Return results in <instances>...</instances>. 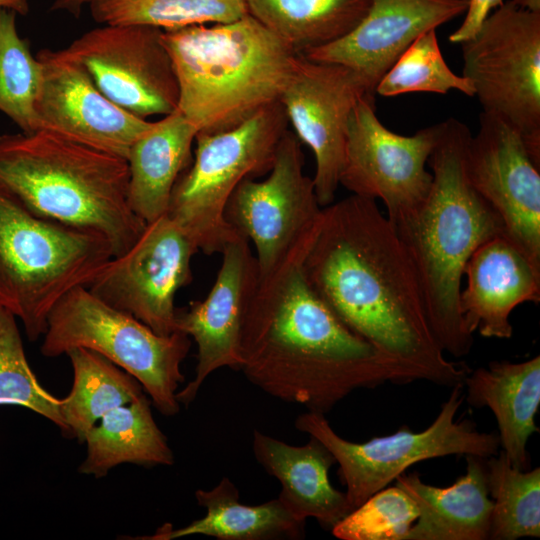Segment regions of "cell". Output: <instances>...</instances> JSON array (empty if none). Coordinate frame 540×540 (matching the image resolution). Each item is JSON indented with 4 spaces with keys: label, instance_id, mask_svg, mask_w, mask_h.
<instances>
[{
    "label": "cell",
    "instance_id": "8d00e7d4",
    "mask_svg": "<svg viewBox=\"0 0 540 540\" xmlns=\"http://www.w3.org/2000/svg\"><path fill=\"white\" fill-rule=\"evenodd\" d=\"M0 8L26 15L29 12L28 0H0Z\"/></svg>",
    "mask_w": 540,
    "mask_h": 540
},
{
    "label": "cell",
    "instance_id": "f546056e",
    "mask_svg": "<svg viewBox=\"0 0 540 540\" xmlns=\"http://www.w3.org/2000/svg\"><path fill=\"white\" fill-rule=\"evenodd\" d=\"M88 5L97 23L162 30L231 22L247 14L243 0H92Z\"/></svg>",
    "mask_w": 540,
    "mask_h": 540
},
{
    "label": "cell",
    "instance_id": "cb8c5ba5",
    "mask_svg": "<svg viewBox=\"0 0 540 540\" xmlns=\"http://www.w3.org/2000/svg\"><path fill=\"white\" fill-rule=\"evenodd\" d=\"M197 128L178 109L165 115L131 146L128 202L144 222L167 213L173 188L190 165Z\"/></svg>",
    "mask_w": 540,
    "mask_h": 540
},
{
    "label": "cell",
    "instance_id": "9a60e30c",
    "mask_svg": "<svg viewBox=\"0 0 540 540\" xmlns=\"http://www.w3.org/2000/svg\"><path fill=\"white\" fill-rule=\"evenodd\" d=\"M365 95L375 96L353 70L312 61L302 54L281 94L279 102L294 134L314 154L312 179L322 207L334 202L349 119L356 103Z\"/></svg>",
    "mask_w": 540,
    "mask_h": 540
},
{
    "label": "cell",
    "instance_id": "7402d4cb",
    "mask_svg": "<svg viewBox=\"0 0 540 540\" xmlns=\"http://www.w3.org/2000/svg\"><path fill=\"white\" fill-rule=\"evenodd\" d=\"M465 475L448 487L422 482L417 473L395 479L416 504L419 516L405 540H485L493 501L486 482V458L467 455Z\"/></svg>",
    "mask_w": 540,
    "mask_h": 540
},
{
    "label": "cell",
    "instance_id": "52a82bcc",
    "mask_svg": "<svg viewBox=\"0 0 540 540\" xmlns=\"http://www.w3.org/2000/svg\"><path fill=\"white\" fill-rule=\"evenodd\" d=\"M288 123L277 102L229 130L197 133L194 159L178 178L166 214L203 253H221L239 235L225 219L226 204L243 180L269 173Z\"/></svg>",
    "mask_w": 540,
    "mask_h": 540
},
{
    "label": "cell",
    "instance_id": "3957f363",
    "mask_svg": "<svg viewBox=\"0 0 540 540\" xmlns=\"http://www.w3.org/2000/svg\"><path fill=\"white\" fill-rule=\"evenodd\" d=\"M471 135L459 120L443 121L428 160L433 179L426 199L391 222L414 269L430 329L444 353L456 358L467 355L474 342L459 308L465 265L480 245L504 230L467 178Z\"/></svg>",
    "mask_w": 540,
    "mask_h": 540
},
{
    "label": "cell",
    "instance_id": "277c9868",
    "mask_svg": "<svg viewBox=\"0 0 540 540\" xmlns=\"http://www.w3.org/2000/svg\"><path fill=\"white\" fill-rule=\"evenodd\" d=\"M127 159L47 129L0 135V189L33 214L102 235L126 252L144 222L128 202Z\"/></svg>",
    "mask_w": 540,
    "mask_h": 540
},
{
    "label": "cell",
    "instance_id": "d6a6232c",
    "mask_svg": "<svg viewBox=\"0 0 540 540\" xmlns=\"http://www.w3.org/2000/svg\"><path fill=\"white\" fill-rule=\"evenodd\" d=\"M60 402L40 385L31 370L16 317L0 307V405L28 408L53 422L67 437Z\"/></svg>",
    "mask_w": 540,
    "mask_h": 540
},
{
    "label": "cell",
    "instance_id": "83f0119b",
    "mask_svg": "<svg viewBox=\"0 0 540 540\" xmlns=\"http://www.w3.org/2000/svg\"><path fill=\"white\" fill-rule=\"evenodd\" d=\"M73 369V385L61 399L60 412L67 437L84 442L87 432L109 411L128 404L145 391L131 374L86 348H74L66 354Z\"/></svg>",
    "mask_w": 540,
    "mask_h": 540
},
{
    "label": "cell",
    "instance_id": "ac0fdd59",
    "mask_svg": "<svg viewBox=\"0 0 540 540\" xmlns=\"http://www.w3.org/2000/svg\"><path fill=\"white\" fill-rule=\"evenodd\" d=\"M43 81L36 101L41 129L127 158L152 122L110 101L66 49L41 50Z\"/></svg>",
    "mask_w": 540,
    "mask_h": 540
},
{
    "label": "cell",
    "instance_id": "30bf717a",
    "mask_svg": "<svg viewBox=\"0 0 540 540\" xmlns=\"http://www.w3.org/2000/svg\"><path fill=\"white\" fill-rule=\"evenodd\" d=\"M460 45L483 112L513 128L540 165V12L506 1Z\"/></svg>",
    "mask_w": 540,
    "mask_h": 540
},
{
    "label": "cell",
    "instance_id": "4fadbf2b",
    "mask_svg": "<svg viewBox=\"0 0 540 540\" xmlns=\"http://www.w3.org/2000/svg\"><path fill=\"white\" fill-rule=\"evenodd\" d=\"M194 241L164 214L147 223L136 242L113 257L86 286L107 304L127 312L159 335L175 327V296L192 280Z\"/></svg>",
    "mask_w": 540,
    "mask_h": 540
},
{
    "label": "cell",
    "instance_id": "5bb4252c",
    "mask_svg": "<svg viewBox=\"0 0 540 540\" xmlns=\"http://www.w3.org/2000/svg\"><path fill=\"white\" fill-rule=\"evenodd\" d=\"M162 32L148 25L106 24L65 49L114 104L142 119L165 116L177 109L179 88Z\"/></svg>",
    "mask_w": 540,
    "mask_h": 540
},
{
    "label": "cell",
    "instance_id": "2e32d148",
    "mask_svg": "<svg viewBox=\"0 0 540 540\" xmlns=\"http://www.w3.org/2000/svg\"><path fill=\"white\" fill-rule=\"evenodd\" d=\"M467 178L503 223V233L540 267V165L501 119L479 115L465 156Z\"/></svg>",
    "mask_w": 540,
    "mask_h": 540
},
{
    "label": "cell",
    "instance_id": "44dd1931",
    "mask_svg": "<svg viewBox=\"0 0 540 540\" xmlns=\"http://www.w3.org/2000/svg\"><path fill=\"white\" fill-rule=\"evenodd\" d=\"M252 448L260 465L280 481L277 498L298 520L312 517L332 529L353 510L346 493L331 485L329 469L336 462L315 437L293 446L255 430Z\"/></svg>",
    "mask_w": 540,
    "mask_h": 540
},
{
    "label": "cell",
    "instance_id": "7c38bea8",
    "mask_svg": "<svg viewBox=\"0 0 540 540\" xmlns=\"http://www.w3.org/2000/svg\"><path fill=\"white\" fill-rule=\"evenodd\" d=\"M442 129L440 122L411 136L397 134L377 117L375 96L361 97L349 119L340 185L352 194L380 199L390 222L398 220L430 191L433 177L426 164Z\"/></svg>",
    "mask_w": 540,
    "mask_h": 540
},
{
    "label": "cell",
    "instance_id": "f1b7e54d",
    "mask_svg": "<svg viewBox=\"0 0 540 540\" xmlns=\"http://www.w3.org/2000/svg\"><path fill=\"white\" fill-rule=\"evenodd\" d=\"M486 482L493 501L489 538L540 536V468L518 470L501 451L486 458Z\"/></svg>",
    "mask_w": 540,
    "mask_h": 540
},
{
    "label": "cell",
    "instance_id": "4316f807",
    "mask_svg": "<svg viewBox=\"0 0 540 540\" xmlns=\"http://www.w3.org/2000/svg\"><path fill=\"white\" fill-rule=\"evenodd\" d=\"M246 11L298 53L351 31L371 0H243Z\"/></svg>",
    "mask_w": 540,
    "mask_h": 540
},
{
    "label": "cell",
    "instance_id": "5b68a950",
    "mask_svg": "<svg viewBox=\"0 0 540 540\" xmlns=\"http://www.w3.org/2000/svg\"><path fill=\"white\" fill-rule=\"evenodd\" d=\"M177 109L198 132L240 125L279 102L300 53L248 13L225 23L163 30Z\"/></svg>",
    "mask_w": 540,
    "mask_h": 540
},
{
    "label": "cell",
    "instance_id": "d6986e66",
    "mask_svg": "<svg viewBox=\"0 0 540 540\" xmlns=\"http://www.w3.org/2000/svg\"><path fill=\"white\" fill-rule=\"evenodd\" d=\"M469 0H371L365 17L347 34L301 53L345 66L375 95L378 82L422 33L464 14Z\"/></svg>",
    "mask_w": 540,
    "mask_h": 540
},
{
    "label": "cell",
    "instance_id": "1f68e13d",
    "mask_svg": "<svg viewBox=\"0 0 540 540\" xmlns=\"http://www.w3.org/2000/svg\"><path fill=\"white\" fill-rule=\"evenodd\" d=\"M458 90L472 97V83L446 64L436 29L419 35L378 82L375 94L392 97L413 92L447 94Z\"/></svg>",
    "mask_w": 540,
    "mask_h": 540
},
{
    "label": "cell",
    "instance_id": "e0dca14e",
    "mask_svg": "<svg viewBox=\"0 0 540 540\" xmlns=\"http://www.w3.org/2000/svg\"><path fill=\"white\" fill-rule=\"evenodd\" d=\"M221 253L222 263L207 297L176 310V331L187 334L197 345L195 376L176 394L177 401L185 406L193 402L212 372L242 367V326L258 287L259 269L249 241L240 235Z\"/></svg>",
    "mask_w": 540,
    "mask_h": 540
},
{
    "label": "cell",
    "instance_id": "8992f818",
    "mask_svg": "<svg viewBox=\"0 0 540 540\" xmlns=\"http://www.w3.org/2000/svg\"><path fill=\"white\" fill-rule=\"evenodd\" d=\"M113 257L102 235L37 216L0 189V307L31 341L44 335L56 303Z\"/></svg>",
    "mask_w": 540,
    "mask_h": 540
},
{
    "label": "cell",
    "instance_id": "8fae6325",
    "mask_svg": "<svg viewBox=\"0 0 540 540\" xmlns=\"http://www.w3.org/2000/svg\"><path fill=\"white\" fill-rule=\"evenodd\" d=\"M301 144L294 132L287 130L268 176L261 181L243 180L225 207L227 223L254 244L260 277L313 239L321 224L323 207L313 179L304 173Z\"/></svg>",
    "mask_w": 540,
    "mask_h": 540
},
{
    "label": "cell",
    "instance_id": "7a4b0ae2",
    "mask_svg": "<svg viewBox=\"0 0 540 540\" xmlns=\"http://www.w3.org/2000/svg\"><path fill=\"white\" fill-rule=\"evenodd\" d=\"M315 237L260 277L243 321L240 370L267 394L322 414L357 389L420 380L352 331L310 287L303 260Z\"/></svg>",
    "mask_w": 540,
    "mask_h": 540
},
{
    "label": "cell",
    "instance_id": "484cf974",
    "mask_svg": "<svg viewBox=\"0 0 540 540\" xmlns=\"http://www.w3.org/2000/svg\"><path fill=\"white\" fill-rule=\"evenodd\" d=\"M146 394L106 413L86 434L87 457L79 472L96 478L123 463L173 465L174 455L157 426Z\"/></svg>",
    "mask_w": 540,
    "mask_h": 540
},
{
    "label": "cell",
    "instance_id": "836d02e7",
    "mask_svg": "<svg viewBox=\"0 0 540 540\" xmlns=\"http://www.w3.org/2000/svg\"><path fill=\"white\" fill-rule=\"evenodd\" d=\"M418 516L414 501L394 485L373 494L331 530L341 540H405Z\"/></svg>",
    "mask_w": 540,
    "mask_h": 540
},
{
    "label": "cell",
    "instance_id": "d590c367",
    "mask_svg": "<svg viewBox=\"0 0 540 540\" xmlns=\"http://www.w3.org/2000/svg\"><path fill=\"white\" fill-rule=\"evenodd\" d=\"M92 0H54L50 10L64 11L78 17L85 5H88Z\"/></svg>",
    "mask_w": 540,
    "mask_h": 540
},
{
    "label": "cell",
    "instance_id": "6da1fadb",
    "mask_svg": "<svg viewBox=\"0 0 540 540\" xmlns=\"http://www.w3.org/2000/svg\"><path fill=\"white\" fill-rule=\"evenodd\" d=\"M303 272L345 325L420 380L464 382L471 369L438 345L410 259L375 199L351 194L323 207Z\"/></svg>",
    "mask_w": 540,
    "mask_h": 540
},
{
    "label": "cell",
    "instance_id": "9c48e42d",
    "mask_svg": "<svg viewBox=\"0 0 540 540\" xmlns=\"http://www.w3.org/2000/svg\"><path fill=\"white\" fill-rule=\"evenodd\" d=\"M464 399V384H456L425 430L416 432L404 426L391 435L363 443L340 437L325 414L318 412L300 414L295 427L318 439L331 452L354 510L420 461L449 455L488 458L498 453V434L479 431L471 420H456Z\"/></svg>",
    "mask_w": 540,
    "mask_h": 540
},
{
    "label": "cell",
    "instance_id": "ffe728a7",
    "mask_svg": "<svg viewBox=\"0 0 540 540\" xmlns=\"http://www.w3.org/2000/svg\"><path fill=\"white\" fill-rule=\"evenodd\" d=\"M459 308L466 330L486 338L509 339L512 311L540 301V267L504 234L480 245L468 259Z\"/></svg>",
    "mask_w": 540,
    "mask_h": 540
},
{
    "label": "cell",
    "instance_id": "4dcf8cb0",
    "mask_svg": "<svg viewBox=\"0 0 540 540\" xmlns=\"http://www.w3.org/2000/svg\"><path fill=\"white\" fill-rule=\"evenodd\" d=\"M43 66L16 29V13L0 8V111L23 133L41 129L36 113Z\"/></svg>",
    "mask_w": 540,
    "mask_h": 540
},
{
    "label": "cell",
    "instance_id": "603a6c76",
    "mask_svg": "<svg viewBox=\"0 0 540 540\" xmlns=\"http://www.w3.org/2000/svg\"><path fill=\"white\" fill-rule=\"evenodd\" d=\"M463 384L470 405L493 412L502 452L512 466L528 470L527 443L539 431L535 416L540 404V356L519 363L492 361L470 370Z\"/></svg>",
    "mask_w": 540,
    "mask_h": 540
},
{
    "label": "cell",
    "instance_id": "e575fe53",
    "mask_svg": "<svg viewBox=\"0 0 540 540\" xmlns=\"http://www.w3.org/2000/svg\"><path fill=\"white\" fill-rule=\"evenodd\" d=\"M504 3L503 0H469L461 25L449 35L451 43L460 44L478 31L485 18Z\"/></svg>",
    "mask_w": 540,
    "mask_h": 540
},
{
    "label": "cell",
    "instance_id": "ba28073f",
    "mask_svg": "<svg viewBox=\"0 0 540 540\" xmlns=\"http://www.w3.org/2000/svg\"><path fill=\"white\" fill-rule=\"evenodd\" d=\"M190 347L187 334L159 335L86 286H77L52 308L40 351L57 357L74 348L93 350L134 376L160 413L174 416L180 410L177 390L184 382L181 364Z\"/></svg>",
    "mask_w": 540,
    "mask_h": 540
},
{
    "label": "cell",
    "instance_id": "d4e9b609",
    "mask_svg": "<svg viewBox=\"0 0 540 540\" xmlns=\"http://www.w3.org/2000/svg\"><path fill=\"white\" fill-rule=\"evenodd\" d=\"M195 498L206 509L203 518L179 529L164 524L153 535L134 539L173 540L205 535L220 540H272L305 536V521L293 516L278 498L255 506L243 504L237 487L226 477L212 489H198Z\"/></svg>",
    "mask_w": 540,
    "mask_h": 540
},
{
    "label": "cell",
    "instance_id": "74e56055",
    "mask_svg": "<svg viewBox=\"0 0 540 540\" xmlns=\"http://www.w3.org/2000/svg\"><path fill=\"white\" fill-rule=\"evenodd\" d=\"M515 5L531 11L540 12V0H511Z\"/></svg>",
    "mask_w": 540,
    "mask_h": 540
}]
</instances>
